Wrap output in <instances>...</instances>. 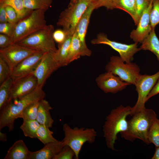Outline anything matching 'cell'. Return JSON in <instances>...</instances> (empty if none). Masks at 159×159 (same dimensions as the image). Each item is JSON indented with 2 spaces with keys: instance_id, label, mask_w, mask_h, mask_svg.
<instances>
[{
  "instance_id": "1",
  "label": "cell",
  "mask_w": 159,
  "mask_h": 159,
  "mask_svg": "<svg viewBox=\"0 0 159 159\" xmlns=\"http://www.w3.org/2000/svg\"><path fill=\"white\" fill-rule=\"evenodd\" d=\"M45 96L42 88L37 87L30 93L8 102L0 109V130L7 127L9 131L12 130L14 120L19 118L24 110L32 103L44 99Z\"/></svg>"
},
{
  "instance_id": "2",
  "label": "cell",
  "mask_w": 159,
  "mask_h": 159,
  "mask_svg": "<svg viewBox=\"0 0 159 159\" xmlns=\"http://www.w3.org/2000/svg\"><path fill=\"white\" fill-rule=\"evenodd\" d=\"M132 116L128 121L127 130L120 133L121 137L131 142L139 139L147 144H150L148 133L153 122L157 118V114L153 110L145 108Z\"/></svg>"
},
{
  "instance_id": "3",
  "label": "cell",
  "mask_w": 159,
  "mask_h": 159,
  "mask_svg": "<svg viewBox=\"0 0 159 159\" xmlns=\"http://www.w3.org/2000/svg\"><path fill=\"white\" fill-rule=\"evenodd\" d=\"M131 107L122 105L112 109L107 116L103 126V136L107 147L115 150L114 145L117 139V135L125 131L128 126L127 116L130 115Z\"/></svg>"
},
{
  "instance_id": "4",
  "label": "cell",
  "mask_w": 159,
  "mask_h": 159,
  "mask_svg": "<svg viewBox=\"0 0 159 159\" xmlns=\"http://www.w3.org/2000/svg\"><path fill=\"white\" fill-rule=\"evenodd\" d=\"M42 10L31 11L15 25L10 37L12 44L16 43L28 36L43 29L47 25L45 13Z\"/></svg>"
},
{
  "instance_id": "5",
  "label": "cell",
  "mask_w": 159,
  "mask_h": 159,
  "mask_svg": "<svg viewBox=\"0 0 159 159\" xmlns=\"http://www.w3.org/2000/svg\"><path fill=\"white\" fill-rule=\"evenodd\" d=\"M64 137L62 141L64 146L70 147L75 154V158L79 159L80 153L83 145L86 142L94 143L97 136V132L93 128H72L68 124L65 123L63 126Z\"/></svg>"
},
{
  "instance_id": "6",
  "label": "cell",
  "mask_w": 159,
  "mask_h": 159,
  "mask_svg": "<svg viewBox=\"0 0 159 159\" xmlns=\"http://www.w3.org/2000/svg\"><path fill=\"white\" fill-rule=\"evenodd\" d=\"M92 0H78L62 11L57 23L62 27L67 36H72L77 24L82 15L93 2Z\"/></svg>"
},
{
  "instance_id": "7",
  "label": "cell",
  "mask_w": 159,
  "mask_h": 159,
  "mask_svg": "<svg viewBox=\"0 0 159 159\" xmlns=\"http://www.w3.org/2000/svg\"><path fill=\"white\" fill-rule=\"evenodd\" d=\"M54 31L53 25H47L16 43L39 52L54 53L57 50L53 36Z\"/></svg>"
},
{
  "instance_id": "8",
  "label": "cell",
  "mask_w": 159,
  "mask_h": 159,
  "mask_svg": "<svg viewBox=\"0 0 159 159\" xmlns=\"http://www.w3.org/2000/svg\"><path fill=\"white\" fill-rule=\"evenodd\" d=\"M105 69L107 72L118 76L123 81L134 85L140 74V68L136 64L131 62L126 63L117 56H112L110 57Z\"/></svg>"
},
{
  "instance_id": "9",
  "label": "cell",
  "mask_w": 159,
  "mask_h": 159,
  "mask_svg": "<svg viewBox=\"0 0 159 159\" xmlns=\"http://www.w3.org/2000/svg\"><path fill=\"white\" fill-rule=\"evenodd\" d=\"M159 77V71L151 75L140 74L137 78L135 85L138 93V98L135 105L131 107L130 116L145 108L147 97Z\"/></svg>"
},
{
  "instance_id": "10",
  "label": "cell",
  "mask_w": 159,
  "mask_h": 159,
  "mask_svg": "<svg viewBox=\"0 0 159 159\" xmlns=\"http://www.w3.org/2000/svg\"><path fill=\"white\" fill-rule=\"evenodd\" d=\"M93 44H103L108 45L117 52L120 57L125 62H131L135 54L141 50L137 47V43L127 44L110 40L103 33H100L96 38L92 39Z\"/></svg>"
},
{
  "instance_id": "11",
  "label": "cell",
  "mask_w": 159,
  "mask_h": 159,
  "mask_svg": "<svg viewBox=\"0 0 159 159\" xmlns=\"http://www.w3.org/2000/svg\"><path fill=\"white\" fill-rule=\"evenodd\" d=\"M38 52L39 51L14 43L0 49V56L7 63L12 72L23 60Z\"/></svg>"
},
{
  "instance_id": "12",
  "label": "cell",
  "mask_w": 159,
  "mask_h": 159,
  "mask_svg": "<svg viewBox=\"0 0 159 159\" xmlns=\"http://www.w3.org/2000/svg\"><path fill=\"white\" fill-rule=\"evenodd\" d=\"M54 53H45L33 73L37 80V87L42 88L52 74L61 67L54 59Z\"/></svg>"
},
{
  "instance_id": "13",
  "label": "cell",
  "mask_w": 159,
  "mask_h": 159,
  "mask_svg": "<svg viewBox=\"0 0 159 159\" xmlns=\"http://www.w3.org/2000/svg\"><path fill=\"white\" fill-rule=\"evenodd\" d=\"M45 53L38 52L26 58L17 65L12 71L11 75L13 82L33 74Z\"/></svg>"
},
{
  "instance_id": "14",
  "label": "cell",
  "mask_w": 159,
  "mask_h": 159,
  "mask_svg": "<svg viewBox=\"0 0 159 159\" xmlns=\"http://www.w3.org/2000/svg\"><path fill=\"white\" fill-rule=\"evenodd\" d=\"M95 80L98 87L105 93H116L130 85L118 76L107 72L99 75Z\"/></svg>"
},
{
  "instance_id": "15",
  "label": "cell",
  "mask_w": 159,
  "mask_h": 159,
  "mask_svg": "<svg viewBox=\"0 0 159 159\" xmlns=\"http://www.w3.org/2000/svg\"><path fill=\"white\" fill-rule=\"evenodd\" d=\"M37 86V79L33 74L13 82L8 102L30 93Z\"/></svg>"
},
{
  "instance_id": "16",
  "label": "cell",
  "mask_w": 159,
  "mask_h": 159,
  "mask_svg": "<svg viewBox=\"0 0 159 159\" xmlns=\"http://www.w3.org/2000/svg\"><path fill=\"white\" fill-rule=\"evenodd\" d=\"M153 0L145 9L140 19L137 28L130 33V37L135 43H142L149 35L153 29L150 24V13L152 7Z\"/></svg>"
},
{
  "instance_id": "17",
  "label": "cell",
  "mask_w": 159,
  "mask_h": 159,
  "mask_svg": "<svg viewBox=\"0 0 159 159\" xmlns=\"http://www.w3.org/2000/svg\"><path fill=\"white\" fill-rule=\"evenodd\" d=\"M64 146L62 141L47 143L41 149L31 152L29 159H53Z\"/></svg>"
},
{
  "instance_id": "18",
  "label": "cell",
  "mask_w": 159,
  "mask_h": 159,
  "mask_svg": "<svg viewBox=\"0 0 159 159\" xmlns=\"http://www.w3.org/2000/svg\"><path fill=\"white\" fill-rule=\"evenodd\" d=\"M96 2H93L85 10L78 21L76 26L75 33L80 39L82 44L88 47L85 42V37L91 15L93 11L96 9Z\"/></svg>"
},
{
  "instance_id": "19",
  "label": "cell",
  "mask_w": 159,
  "mask_h": 159,
  "mask_svg": "<svg viewBox=\"0 0 159 159\" xmlns=\"http://www.w3.org/2000/svg\"><path fill=\"white\" fill-rule=\"evenodd\" d=\"M107 8L118 9L126 12L132 17L135 25H137L139 19L137 14L135 0H113Z\"/></svg>"
},
{
  "instance_id": "20",
  "label": "cell",
  "mask_w": 159,
  "mask_h": 159,
  "mask_svg": "<svg viewBox=\"0 0 159 159\" xmlns=\"http://www.w3.org/2000/svg\"><path fill=\"white\" fill-rule=\"evenodd\" d=\"M91 54V50L83 46L77 34L74 33L72 36L69 51V63L77 59L81 56L90 57Z\"/></svg>"
},
{
  "instance_id": "21",
  "label": "cell",
  "mask_w": 159,
  "mask_h": 159,
  "mask_svg": "<svg viewBox=\"0 0 159 159\" xmlns=\"http://www.w3.org/2000/svg\"><path fill=\"white\" fill-rule=\"evenodd\" d=\"M31 152L22 140L16 141L9 149L4 159H29Z\"/></svg>"
},
{
  "instance_id": "22",
  "label": "cell",
  "mask_w": 159,
  "mask_h": 159,
  "mask_svg": "<svg viewBox=\"0 0 159 159\" xmlns=\"http://www.w3.org/2000/svg\"><path fill=\"white\" fill-rule=\"evenodd\" d=\"M53 109L48 102L44 99L39 101L38 113L36 120L40 124L51 127L54 122L50 110Z\"/></svg>"
},
{
  "instance_id": "23",
  "label": "cell",
  "mask_w": 159,
  "mask_h": 159,
  "mask_svg": "<svg viewBox=\"0 0 159 159\" xmlns=\"http://www.w3.org/2000/svg\"><path fill=\"white\" fill-rule=\"evenodd\" d=\"M72 36H67L63 42L58 44V49L54 53V59L61 67L67 66L69 64V53Z\"/></svg>"
},
{
  "instance_id": "24",
  "label": "cell",
  "mask_w": 159,
  "mask_h": 159,
  "mask_svg": "<svg viewBox=\"0 0 159 159\" xmlns=\"http://www.w3.org/2000/svg\"><path fill=\"white\" fill-rule=\"evenodd\" d=\"M141 44L140 47L141 50L152 52L156 56L159 62V40L156 34L155 28L152 29Z\"/></svg>"
},
{
  "instance_id": "25",
  "label": "cell",
  "mask_w": 159,
  "mask_h": 159,
  "mask_svg": "<svg viewBox=\"0 0 159 159\" xmlns=\"http://www.w3.org/2000/svg\"><path fill=\"white\" fill-rule=\"evenodd\" d=\"M0 4L5 6H10L16 11L20 20L27 16L32 11L26 9L23 0H0Z\"/></svg>"
},
{
  "instance_id": "26",
  "label": "cell",
  "mask_w": 159,
  "mask_h": 159,
  "mask_svg": "<svg viewBox=\"0 0 159 159\" xmlns=\"http://www.w3.org/2000/svg\"><path fill=\"white\" fill-rule=\"evenodd\" d=\"M49 128L46 125H40L36 133V138L39 140L44 145L57 141L53 137V132L50 130Z\"/></svg>"
},
{
  "instance_id": "27",
  "label": "cell",
  "mask_w": 159,
  "mask_h": 159,
  "mask_svg": "<svg viewBox=\"0 0 159 159\" xmlns=\"http://www.w3.org/2000/svg\"><path fill=\"white\" fill-rule=\"evenodd\" d=\"M53 0H23L25 7L32 11L42 10L46 11L50 7Z\"/></svg>"
},
{
  "instance_id": "28",
  "label": "cell",
  "mask_w": 159,
  "mask_h": 159,
  "mask_svg": "<svg viewBox=\"0 0 159 159\" xmlns=\"http://www.w3.org/2000/svg\"><path fill=\"white\" fill-rule=\"evenodd\" d=\"M13 83V80L10 77L0 85V109L8 102Z\"/></svg>"
},
{
  "instance_id": "29",
  "label": "cell",
  "mask_w": 159,
  "mask_h": 159,
  "mask_svg": "<svg viewBox=\"0 0 159 159\" xmlns=\"http://www.w3.org/2000/svg\"><path fill=\"white\" fill-rule=\"evenodd\" d=\"M40 125L36 120H24L20 128L25 136L36 138V133Z\"/></svg>"
},
{
  "instance_id": "30",
  "label": "cell",
  "mask_w": 159,
  "mask_h": 159,
  "mask_svg": "<svg viewBox=\"0 0 159 159\" xmlns=\"http://www.w3.org/2000/svg\"><path fill=\"white\" fill-rule=\"evenodd\" d=\"M39 101H36L29 105L22 111L19 118L23 120H36L39 105Z\"/></svg>"
},
{
  "instance_id": "31",
  "label": "cell",
  "mask_w": 159,
  "mask_h": 159,
  "mask_svg": "<svg viewBox=\"0 0 159 159\" xmlns=\"http://www.w3.org/2000/svg\"><path fill=\"white\" fill-rule=\"evenodd\" d=\"M148 138L150 143L153 144L155 147L159 146V119L156 118L149 130Z\"/></svg>"
},
{
  "instance_id": "32",
  "label": "cell",
  "mask_w": 159,
  "mask_h": 159,
  "mask_svg": "<svg viewBox=\"0 0 159 159\" xmlns=\"http://www.w3.org/2000/svg\"><path fill=\"white\" fill-rule=\"evenodd\" d=\"M150 19L152 29L155 28L159 24V0H153Z\"/></svg>"
},
{
  "instance_id": "33",
  "label": "cell",
  "mask_w": 159,
  "mask_h": 159,
  "mask_svg": "<svg viewBox=\"0 0 159 159\" xmlns=\"http://www.w3.org/2000/svg\"><path fill=\"white\" fill-rule=\"evenodd\" d=\"M11 71L7 63L0 56V85L11 77Z\"/></svg>"
},
{
  "instance_id": "34",
  "label": "cell",
  "mask_w": 159,
  "mask_h": 159,
  "mask_svg": "<svg viewBox=\"0 0 159 159\" xmlns=\"http://www.w3.org/2000/svg\"><path fill=\"white\" fill-rule=\"evenodd\" d=\"M75 156V154L72 149L69 146L65 145L53 159H72Z\"/></svg>"
},
{
  "instance_id": "35",
  "label": "cell",
  "mask_w": 159,
  "mask_h": 159,
  "mask_svg": "<svg viewBox=\"0 0 159 159\" xmlns=\"http://www.w3.org/2000/svg\"><path fill=\"white\" fill-rule=\"evenodd\" d=\"M5 9L8 22L15 25L19 20L16 11L10 6H6Z\"/></svg>"
},
{
  "instance_id": "36",
  "label": "cell",
  "mask_w": 159,
  "mask_h": 159,
  "mask_svg": "<svg viewBox=\"0 0 159 159\" xmlns=\"http://www.w3.org/2000/svg\"><path fill=\"white\" fill-rule=\"evenodd\" d=\"M15 25L9 22L0 23V34H5L11 37L13 33Z\"/></svg>"
},
{
  "instance_id": "37",
  "label": "cell",
  "mask_w": 159,
  "mask_h": 159,
  "mask_svg": "<svg viewBox=\"0 0 159 159\" xmlns=\"http://www.w3.org/2000/svg\"><path fill=\"white\" fill-rule=\"evenodd\" d=\"M150 1L149 0H135L137 14L139 19L144 10L149 5Z\"/></svg>"
},
{
  "instance_id": "38",
  "label": "cell",
  "mask_w": 159,
  "mask_h": 159,
  "mask_svg": "<svg viewBox=\"0 0 159 159\" xmlns=\"http://www.w3.org/2000/svg\"><path fill=\"white\" fill-rule=\"evenodd\" d=\"M53 36L54 41L58 44L63 42L67 37L65 32L63 30L60 29L54 31Z\"/></svg>"
},
{
  "instance_id": "39",
  "label": "cell",
  "mask_w": 159,
  "mask_h": 159,
  "mask_svg": "<svg viewBox=\"0 0 159 159\" xmlns=\"http://www.w3.org/2000/svg\"><path fill=\"white\" fill-rule=\"evenodd\" d=\"M11 44H12V43L10 37L5 34H0V49L5 48Z\"/></svg>"
},
{
  "instance_id": "40",
  "label": "cell",
  "mask_w": 159,
  "mask_h": 159,
  "mask_svg": "<svg viewBox=\"0 0 159 159\" xmlns=\"http://www.w3.org/2000/svg\"><path fill=\"white\" fill-rule=\"evenodd\" d=\"M159 93V77L147 98V102L151 97Z\"/></svg>"
},
{
  "instance_id": "41",
  "label": "cell",
  "mask_w": 159,
  "mask_h": 159,
  "mask_svg": "<svg viewBox=\"0 0 159 159\" xmlns=\"http://www.w3.org/2000/svg\"><path fill=\"white\" fill-rule=\"evenodd\" d=\"M8 22L5 6L0 4V23Z\"/></svg>"
},
{
  "instance_id": "42",
  "label": "cell",
  "mask_w": 159,
  "mask_h": 159,
  "mask_svg": "<svg viewBox=\"0 0 159 159\" xmlns=\"http://www.w3.org/2000/svg\"><path fill=\"white\" fill-rule=\"evenodd\" d=\"M113 0H97L96 2V9L102 6L106 8Z\"/></svg>"
},
{
  "instance_id": "43",
  "label": "cell",
  "mask_w": 159,
  "mask_h": 159,
  "mask_svg": "<svg viewBox=\"0 0 159 159\" xmlns=\"http://www.w3.org/2000/svg\"><path fill=\"white\" fill-rule=\"evenodd\" d=\"M151 159H159V146L155 147V153Z\"/></svg>"
},
{
  "instance_id": "44",
  "label": "cell",
  "mask_w": 159,
  "mask_h": 159,
  "mask_svg": "<svg viewBox=\"0 0 159 159\" xmlns=\"http://www.w3.org/2000/svg\"><path fill=\"white\" fill-rule=\"evenodd\" d=\"M0 140L2 142L7 141V136L6 134L0 132Z\"/></svg>"
},
{
  "instance_id": "45",
  "label": "cell",
  "mask_w": 159,
  "mask_h": 159,
  "mask_svg": "<svg viewBox=\"0 0 159 159\" xmlns=\"http://www.w3.org/2000/svg\"><path fill=\"white\" fill-rule=\"evenodd\" d=\"M78 0H70V2L69 5H70L74 3L75 2ZM93 1L95 2H96L97 0H92Z\"/></svg>"
},
{
  "instance_id": "46",
  "label": "cell",
  "mask_w": 159,
  "mask_h": 159,
  "mask_svg": "<svg viewBox=\"0 0 159 159\" xmlns=\"http://www.w3.org/2000/svg\"><path fill=\"white\" fill-rule=\"evenodd\" d=\"M150 0V1H151V0Z\"/></svg>"
}]
</instances>
